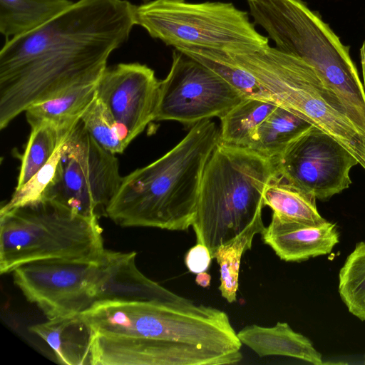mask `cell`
<instances>
[{
	"label": "cell",
	"instance_id": "cell-1",
	"mask_svg": "<svg viewBox=\"0 0 365 365\" xmlns=\"http://www.w3.org/2000/svg\"><path fill=\"white\" fill-rule=\"evenodd\" d=\"M128 0H78L0 51V129L30 106L98 81L135 26Z\"/></svg>",
	"mask_w": 365,
	"mask_h": 365
},
{
	"label": "cell",
	"instance_id": "cell-2",
	"mask_svg": "<svg viewBox=\"0 0 365 365\" xmlns=\"http://www.w3.org/2000/svg\"><path fill=\"white\" fill-rule=\"evenodd\" d=\"M81 314L95 332L158 341L175 365L235 364L242 359V344L228 315L186 298L108 301Z\"/></svg>",
	"mask_w": 365,
	"mask_h": 365
},
{
	"label": "cell",
	"instance_id": "cell-3",
	"mask_svg": "<svg viewBox=\"0 0 365 365\" xmlns=\"http://www.w3.org/2000/svg\"><path fill=\"white\" fill-rule=\"evenodd\" d=\"M219 138L220 128L210 119L193 125L164 155L123 177L107 217L122 227L187 230L205 167Z\"/></svg>",
	"mask_w": 365,
	"mask_h": 365
},
{
	"label": "cell",
	"instance_id": "cell-4",
	"mask_svg": "<svg viewBox=\"0 0 365 365\" xmlns=\"http://www.w3.org/2000/svg\"><path fill=\"white\" fill-rule=\"evenodd\" d=\"M272 159L218 143L203 171L192 224L197 242L212 255L217 248L265 228L264 192L276 178Z\"/></svg>",
	"mask_w": 365,
	"mask_h": 365
},
{
	"label": "cell",
	"instance_id": "cell-5",
	"mask_svg": "<svg viewBox=\"0 0 365 365\" xmlns=\"http://www.w3.org/2000/svg\"><path fill=\"white\" fill-rule=\"evenodd\" d=\"M277 105L340 143L365 170V130L312 66L276 47L232 55Z\"/></svg>",
	"mask_w": 365,
	"mask_h": 365
},
{
	"label": "cell",
	"instance_id": "cell-6",
	"mask_svg": "<svg viewBox=\"0 0 365 365\" xmlns=\"http://www.w3.org/2000/svg\"><path fill=\"white\" fill-rule=\"evenodd\" d=\"M247 1L276 48L316 68L365 130V91L349 46L303 0Z\"/></svg>",
	"mask_w": 365,
	"mask_h": 365
},
{
	"label": "cell",
	"instance_id": "cell-7",
	"mask_svg": "<svg viewBox=\"0 0 365 365\" xmlns=\"http://www.w3.org/2000/svg\"><path fill=\"white\" fill-rule=\"evenodd\" d=\"M98 218L41 199L0 212V272L31 262L95 259L105 250Z\"/></svg>",
	"mask_w": 365,
	"mask_h": 365
},
{
	"label": "cell",
	"instance_id": "cell-8",
	"mask_svg": "<svg viewBox=\"0 0 365 365\" xmlns=\"http://www.w3.org/2000/svg\"><path fill=\"white\" fill-rule=\"evenodd\" d=\"M135 24L174 48L198 47L240 54L266 48L268 37L232 3L150 0L136 6Z\"/></svg>",
	"mask_w": 365,
	"mask_h": 365
},
{
	"label": "cell",
	"instance_id": "cell-9",
	"mask_svg": "<svg viewBox=\"0 0 365 365\" xmlns=\"http://www.w3.org/2000/svg\"><path fill=\"white\" fill-rule=\"evenodd\" d=\"M122 179L115 155L99 145L80 119L62 145L54 177L41 199L98 219L107 217Z\"/></svg>",
	"mask_w": 365,
	"mask_h": 365
},
{
	"label": "cell",
	"instance_id": "cell-10",
	"mask_svg": "<svg viewBox=\"0 0 365 365\" xmlns=\"http://www.w3.org/2000/svg\"><path fill=\"white\" fill-rule=\"evenodd\" d=\"M245 98L205 66L174 48L170 71L160 81L154 120L193 125L221 118Z\"/></svg>",
	"mask_w": 365,
	"mask_h": 365
},
{
	"label": "cell",
	"instance_id": "cell-11",
	"mask_svg": "<svg viewBox=\"0 0 365 365\" xmlns=\"http://www.w3.org/2000/svg\"><path fill=\"white\" fill-rule=\"evenodd\" d=\"M100 256L26 263L12 272L14 282L48 319L81 314L96 303Z\"/></svg>",
	"mask_w": 365,
	"mask_h": 365
},
{
	"label": "cell",
	"instance_id": "cell-12",
	"mask_svg": "<svg viewBox=\"0 0 365 365\" xmlns=\"http://www.w3.org/2000/svg\"><path fill=\"white\" fill-rule=\"evenodd\" d=\"M272 160L279 178L321 200L349 188L350 170L358 164L340 143L313 125Z\"/></svg>",
	"mask_w": 365,
	"mask_h": 365
},
{
	"label": "cell",
	"instance_id": "cell-13",
	"mask_svg": "<svg viewBox=\"0 0 365 365\" xmlns=\"http://www.w3.org/2000/svg\"><path fill=\"white\" fill-rule=\"evenodd\" d=\"M159 87L155 71L138 62L107 67L101 76L96 96L111 113L126 148L154 120Z\"/></svg>",
	"mask_w": 365,
	"mask_h": 365
},
{
	"label": "cell",
	"instance_id": "cell-14",
	"mask_svg": "<svg viewBox=\"0 0 365 365\" xmlns=\"http://www.w3.org/2000/svg\"><path fill=\"white\" fill-rule=\"evenodd\" d=\"M135 252L103 250L100 257L96 304L108 301H172L184 298L141 273L135 265Z\"/></svg>",
	"mask_w": 365,
	"mask_h": 365
},
{
	"label": "cell",
	"instance_id": "cell-15",
	"mask_svg": "<svg viewBox=\"0 0 365 365\" xmlns=\"http://www.w3.org/2000/svg\"><path fill=\"white\" fill-rule=\"evenodd\" d=\"M261 235L264 243L286 262H302L329 254L339 242L335 223L327 220L307 225L282 220L274 214Z\"/></svg>",
	"mask_w": 365,
	"mask_h": 365
},
{
	"label": "cell",
	"instance_id": "cell-16",
	"mask_svg": "<svg viewBox=\"0 0 365 365\" xmlns=\"http://www.w3.org/2000/svg\"><path fill=\"white\" fill-rule=\"evenodd\" d=\"M29 330L48 344L59 363L92 365L96 332L81 314L48 319Z\"/></svg>",
	"mask_w": 365,
	"mask_h": 365
},
{
	"label": "cell",
	"instance_id": "cell-17",
	"mask_svg": "<svg viewBox=\"0 0 365 365\" xmlns=\"http://www.w3.org/2000/svg\"><path fill=\"white\" fill-rule=\"evenodd\" d=\"M242 344L258 356H284L306 362L323 364L321 354L305 336L294 331L286 322H277L274 327L247 325L237 333Z\"/></svg>",
	"mask_w": 365,
	"mask_h": 365
},
{
	"label": "cell",
	"instance_id": "cell-18",
	"mask_svg": "<svg viewBox=\"0 0 365 365\" xmlns=\"http://www.w3.org/2000/svg\"><path fill=\"white\" fill-rule=\"evenodd\" d=\"M98 81L74 86L51 99L28 108L25 113L30 127L43 121L61 127L76 125L94 99Z\"/></svg>",
	"mask_w": 365,
	"mask_h": 365
},
{
	"label": "cell",
	"instance_id": "cell-19",
	"mask_svg": "<svg viewBox=\"0 0 365 365\" xmlns=\"http://www.w3.org/2000/svg\"><path fill=\"white\" fill-rule=\"evenodd\" d=\"M73 3L71 0H0V32L6 40L28 33Z\"/></svg>",
	"mask_w": 365,
	"mask_h": 365
},
{
	"label": "cell",
	"instance_id": "cell-20",
	"mask_svg": "<svg viewBox=\"0 0 365 365\" xmlns=\"http://www.w3.org/2000/svg\"><path fill=\"white\" fill-rule=\"evenodd\" d=\"M311 126L299 115L277 106L257 127L249 150L274 159Z\"/></svg>",
	"mask_w": 365,
	"mask_h": 365
},
{
	"label": "cell",
	"instance_id": "cell-21",
	"mask_svg": "<svg viewBox=\"0 0 365 365\" xmlns=\"http://www.w3.org/2000/svg\"><path fill=\"white\" fill-rule=\"evenodd\" d=\"M277 106L272 101L245 98L220 119L219 143L249 149L257 127Z\"/></svg>",
	"mask_w": 365,
	"mask_h": 365
},
{
	"label": "cell",
	"instance_id": "cell-22",
	"mask_svg": "<svg viewBox=\"0 0 365 365\" xmlns=\"http://www.w3.org/2000/svg\"><path fill=\"white\" fill-rule=\"evenodd\" d=\"M264 206L274 215L289 221L307 225H319L325 221L317 210L316 197L287 184L277 176L265 187Z\"/></svg>",
	"mask_w": 365,
	"mask_h": 365
},
{
	"label": "cell",
	"instance_id": "cell-23",
	"mask_svg": "<svg viewBox=\"0 0 365 365\" xmlns=\"http://www.w3.org/2000/svg\"><path fill=\"white\" fill-rule=\"evenodd\" d=\"M176 49L205 66L246 98H258L274 102L255 78L238 65L228 53L198 47H182Z\"/></svg>",
	"mask_w": 365,
	"mask_h": 365
},
{
	"label": "cell",
	"instance_id": "cell-24",
	"mask_svg": "<svg viewBox=\"0 0 365 365\" xmlns=\"http://www.w3.org/2000/svg\"><path fill=\"white\" fill-rule=\"evenodd\" d=\"M75 125L61 127L51 122L43 121L31 128L16 188L25 185L48 163Z\"/></svg>",
	"mask_w": 365,
	"mask_h": 365
},
{
	"label": "cell",
	"instance_id": "cell-25",
	"mask_svg": "<svg viewBox=\"0 0 365 365\" xmlns=\"http://www.w3.org/2000/svg\"><path fill=\"white\" fill-rule=\"evenodd\" d=\"M339 293L349 312L365 321V242L356 243L340 269Z\"/></svg>",
	"mask_w": 365,
	"mask_h": 365
},
{
	"label": "cell",
	"instance_id": "cell-26",
	"mask_svg": "<svg viewBox=\"0 0 365 365\" xmlns=\"http://www.w3.org/2000/svg\"><path fill=\"white\" fill-rule=\"evenodd\" d=\"M81 120L93 138L108 151L115 155L122 153L126 148L115 119L96 94L82 115Z\"/></svg>",
	"mask_w": 365,
	"mask_h": 365
},
{
	"label": "cell",
	"instance_id": "cell-27",
	"mask_svg": "<svg viewBox=\"0 0 365 365\" xmlns=\"http://www.w3.org/2000/svg\"><path fill=\"white\" fill-rule=\"evenodd\" d=\"M254 235L241 236L217 249L212 255L220 266V284L219 289L229 303L237 300L239 271L243 254L250 250Z\"/></svg>",
	"mask_w": 365,
	"mask_h": 365
},
{
	"label": "cell",
	"instance_id": "cell-28",
	"mask_svg": "<svg viewBox=\"0 0 365 365\" xmlns=\"http://www.w3.org/2000/svg\"><path fill=\"white\" fill-rule=\"evenodd\" d=\"M64 141L39 171L22 187L15 188L10 200L1 207L0 212L7 211L13 207L41 199L43 192L54 177Z\"/></svg>",
	"mask_w": 365,
	"mask_h": 365
},
{
	"label": "cell",
	"instance_id": "cell-29",
	"mask_svg": "<svg viewBox=\"0 0 365 365\" xmlns=\"http://www.w3.org/2000/svg\"><path fill=\"white\" fill-rule=\"evenodd\" d=\"M212 258L208 247L197 242L185 254V263L190 272L198 274L208 269Z\"/></svg>",
	"mask_w": 365,
	"mask_h": 365
},
{
	"label": "cell",
	"instance_id": "cell-30",
	"mask_svg": "<svg viewBox=\"0 0 365 365\" xmlns=\"http://www.w3.org/2000/svg\"><path fill=\"white\" fill-rule=\"evenodd\" d=\"M211 276L206 272L197 274L195 282L200 287H207L210 284Z\"/></svg>",
	"mask_w": 365,
	"mask_h": 365
},
{
	"label": "cell",
	"instance_id": "cell-31",
	"mask_svg": "<svg viewBox=\"0 0 365 365\" xmlns=\"http://www.w3.org/2000/svg\"><path fill=\"white\" fill-rule=\"evenodd\" d=\"M360 58L361 65V73L363 78V86L365 91V41L363 42L360 48Z\"/></svg>",
	"mask_w": 365,
	"mask_h": 365
},
{
	"label": "cell",
	"instance_id": "cell-32",
	"mask_svg": "<svg viewBox=\"0 0 365 365\" xmlns=\"http://www.w3.org/2000/svg\"><path fill=\"white\" fill-rule=\"evenodd\" d=\"M142 1H143V3H145V2H148V1H149L150 0H142Z\"/></svg>",
	"mask_w": 365,
	"mask_h": 365
},
{
	"label": "cell",
	"instance_id": "cell-33",
	"mask_svg": "<svg viewBox=\"0 0 365 365\" xmlns=\"http://www.w3.org/2000/svg\"><path fill=\"white\" fill-rule=\"evenodd\" d=\"M364 357H365V356H364ZM364 363H365V361H364Z\"/></svg>",
	"mask_w": 365,
	"mask_h": 365
}]
</instances>
